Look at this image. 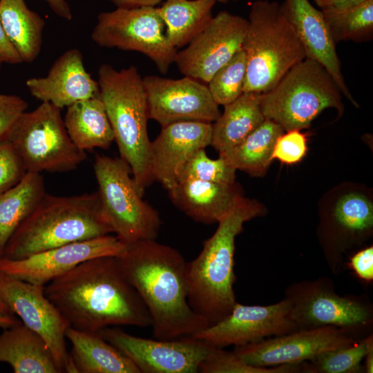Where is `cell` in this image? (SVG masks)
Returning <instances> with one entry per match:
<instances>
[{"instance_id": "obj_33", "label": "cell", "mask_w": 373, "mask_h": 373, "mask_svg": "<svg viewBox=\"0 0 373 373\" xmlns=\"http://www.w3.org/2000/svg\"><path fill=\"white\" fill-rule=\"evenodd\" d=\"M373 340L372 334L358 340L354 344L324 351L305 362L308 373H355L361 370V363Z\"/></svg>"}, {"instance_id": "obj_20", "label": "cell", "mask_w": 373, "mask_h": 373, "mask_svg": "<svg viewBox=\"0 0 373 373\" xmlns=\"http://www.w3.org/2000/svg\"><path fill=\"white\" fill-rule=\"evenodd\" d=\"M323 227L325 258L332 271L337 273L343 265L345 251L372 232V202L361 193L343 194L334 204L330 220Z\"/></svg>"}, {"instance_id": "obj_32", "label": "cell", "mask_w": 373, "mask_h": 373, "mask_svg": "<svg viewBox=\"0 0 373 373\" xmlns=\"http://www.w3.org/2000/svg\"><path fill=\"white\" fill-rule=\"evenodd\" d=\"M322 12L335 44L347 40L361 41L372 36L373 0H366L344 9Z\"/></svg>"}, {"instance_id": "obj_21", "label": "cell", "mask_w": 373, "mask_h": 373, "mask_svg": "<svg viewBox=\"0 0 373 373\" xmlns=\"http://www.w3.org/2000/svg\"><path fill=\"white\" fill-rule=\"evenodd\" d=\"M26 85L36 99L60 109L99 94L97 81L86 71L83 55L76 48L59 56L46 77L28 79Z\"/></svg>"}, {"instance_id": "obj_6", "label": "cell", "mask_w": 373, "mask_h": 373, "mask_svg": "<svg viewBox=\"0 0 373 373\" xmlns=\"http://www.w3.org/2000/svg\"><path fill=\"white\" fill-rule=\"evenodd\" d=\"M242 46L247 57L243 93H265L296 64L305 59V48L280 5L256 1L249 14Z\"/></svg>"}, {"instance_id": "obj_30", "label": "cell", "mask_w": 373, "mask_h": 373, "mask_svg": "<svg viewBox=\"0 0 373 373\" xmlns=\"http://www.w3.org/2000/svg\"><path fill=\"white\" fill-rule=\"evenodd\" d=\"M285 133L275 122L266 119L244 140L222 153L223 157L236 170L251 176H262L267 171L278 138Z\"/></svg>"}, {"instance_id": "obj_8", "label": "cell", "mask_w": 373, "mask_h": 373, "mask_svg": "<svg viewBox=\"0 0 373 373\" xmlns=\"http://www.w3.org/2000/svg\"><path fill=\"white\" fill-rule=\"evenodd\" d=\"M93 169L102 211L113 233L126 245L156 240L159 213L142 199L129 165L121 157L96 154Z\"/></svg>"}, {"instance_id": "obj_13", "label": "cell", "mask_w": 373, "mask_h": 373, "mask_svg": "<svg viewBox=\"0 0 373 373\" xmlns=\"http://www.w3.org/2000/svg\"><path fill=\"white\" fill-rule=\"evenodd\" d=\"M248 19L219 12L186 45L174 63L185 76L208 83L214 73L242 48Z\"/></svg>"}, {"instance_id": "obj_44", "label": "cell", "mask_w": 373, "mask_h": 373, "mask_svg": "<svg viewBox=\"0 0 373 373\" xmlns=\"http://www.w3.org/2000/svg\"><path fill=\"white\" fill-rule=\"evenodd\" d=\"M50 9L59 17L71 20L72 12L66 0H44Z\"/></svg>"}, {"instance_id": "obj_17", "label": "cell", "mask_w": 373, "mask_h": 373, "mask_svg": "<svg viewBox=\"0 0 373 373\" xmlns=\"http://www.w3.org/2000/svg\"><path fill=\"white\" fill-rule=\"evenodd\" d=\"M142 79L149 117L162 127L181 121L211 123L221 114L208 87L195 79L147 75Z\"/></svg>"}, {"instance_id": "obj_19", "label": "cell", "mask_w": 373, "mask_h": 373, "mask_svg": "<svg viewBox=\"0 0 373 373\" xmlns=\"http://www.w3.org/2000/svg\"><path fill=\"white\" fill-rule=\"evenodd\" d=\"M212 124L181 121L162 127L151 144L153 180L166 190L179 180L186 163L198 149L211 144Z\"/></svg>"}, {"instance_id": "obj_1", "label": "cell", "mask_w": 373, "mask_h": 373, "mask_svg": "<svg viewBox=\"0 0 373 373\" xmlns=\"http://www.w3.org/2000/svg\"><path fill=\"white\" fill-rule=\"evenodd\" d=\"M44 294L78 330L110 326L151 327L150 314L117 256L84 261L44 285Z\"/></svg>"}, {"instance_id": "obj_40", "label": "cell", "mask_w": 373, "mask_h": 373, "mask_svg": "<svg viewBox=\"0 0 373 373\" xmlns=\"http://www.w3.org/2000/svg\"><path fill=\"white\" fill-rule=\"evenodd\" d=\"M350 267L355 274L364 281L373 279V247L363 249L352 256Z\"/></svg>"}, {"instance_id": "obj_39", "label": "cell", "mask_w": 373, "mask_h": 373, "mask_svg": "<svg viewBox=\"0 0 373 373\" xmlns=\"http://www.w3.org/2000/svg\"><path fill=\"white\" fill-rule=\"evenodd\" d=\"M27 108V102L21 97L0 94V140Z\"/></svg>"}, {"instance_id": "obj_46", "label": "cell", "mask_w": 373, "mask_h": 373, "mask_svg": "<svg viewBox=\"0 0 373 373\" xmlns=\"http://www.w3.org/2000/svg\"><path fill=\"white\" fill-rule=\"evenodd\" d=\"M15 316L14 313L6 304L3 298L0 294V317H12Z\"/></svg>"}, {"instance_id": "obj_42", "label": "cell", "mask_w": 373, "mask_h": 373, "mask_svg": "<svg viewBox=\"0 0 373 373\" xmlns=\"http://www.w3.org/2000/svg\"><path fill=\"white\" fill-rule=\"evenodd\" d=\"M323 10H341L352 7L366 0H314Z\"/></svg>"}, {"instance_id": "obj_24", "label": "cell", "mask_w": 373, "mask_h": 373, "mask_svg": "<svg viewBox=\"0 0 373 373\" xmlns=\"http://www.w3.org/2000/svg\"><path fill=\"white\" fill-rule=\"evenodd\" d=\"M72 345L69 373H140L135 364L97 332L69 327Z\"/></svg>"}, {"instance_id": "obj_45", "label": "cell", "mask_w": 373, "mask_h": 373, "mask_svg": "<svg viewBox=\"0 0 373 373\" xmlns=\"http://www.w3.org/2000/svg\"><path fill=\"white\" fill-rule=\"evenodd\" d=\"M365 370L367 373L373 372V340L370 341L365 356Z\"/></svg>"}, {"instance_id": "obj_9", "label": "cell", "mask_w": 373, "mask_h": 373, "mask_svg": "<svg viewBox=\"0 0 373 373\" xmlns=\"http://www.w3.org/2000/svg\"><path fill=\"white\" fill-rule=\"evenodd\" d=\"M4 138L11 143L27 171H70L86 158V151L70 138L61 109L49 102L23 112Z\"/></svg>"}, {"instance_id": "obj_26", "label": "cell", "mask_w": 373, "mask_h": 373, "mask_svg": "<svg viewBox=\"0 0 373 373\" xmlns=\"http://www.w3.org/2000/svg\"><path fill=\"white\" fill-rule=\"evenodd\" d=\"M66 108L64 122L76 146L84 151L110 147L114 134L99 94Z\"/></svg>"}, {"instance_id": "obj_27", "label": "cell", "mask_w": 373, "mask_h": 373, "mask_svg": "<svg viewBox=\"0 0 373 373\" xmlns=\"http://www.w3.org/2000/svg\"><path fill=\"white\" fill-rule=\"evenodd\" d=\"M260 93H243L224 106V112L212 124L211 144L224 152L244 140L265 119L260 106Z\"/></svg>"}, {"instance_id": "obj_49", "label": "cell", "mask_w": 373, "mask_h": 373, "mask_svg": "<svg viewBox=\"0 0 373 373\" xmlns=\"http://www.w3.org/2000/svg\"><path fill=\"white\" fill-rule=\"evenodd\" d=\"M3 63V61L1 60V59L0 58V70H1V64Z\"/></svg>"}, {"instance_id": "obj_34", "label": "cell", "mask_w": 373, "mask_h": 373, "mask_svg": "<svg viewBox=\"0 0 373 373\" xmlns=\"http://www.w3.org/2000/svg\"><path fill=\"white\" fill-rule=\"evenodd\" d=\"M246 70V54L241 48L211 77L207 87L218 106L230 104L243 93Z\"/></svg>"}, {"instance_id": "obj_15", "label": "cell", "mask_w": 373, "mask_h": 373, "mask_svg": "<svg viewBox=\"0 0 373 373\" xmlns=\"http://www.w3.org/2000/svg\"><path fill=\"white\" fill-rule=\"evenodd\" d=\"M298 330L290 316L287 298L267 306L244 305L236 303L220 321L192 336L213 347L240 346Z\"/></svg>"}, {"instance_id": "obj_29", "label": "cell", "mask_w": 373, "mask_h": 373, "mask_svg": "<svg viewBox=\"0 0 373 373\" xmlns=\"http://www.w3.org/2000/svg\"><path fill=\"white\" fill-rule=\"evenodd\" d=\"M46 193L40 173L27 171L16 185L0 193V259L15 231Z\"/></svg>"}, {"instance_id": "obj_41", "label": "cell", "mask_w": 373, "mask_h": 373, "mask_svg": "<svg viewBox=\"0 0 373 373\" xmlns=\"http://www.w3.org/2000/svg\"><path fill=\"white\" fill-rule=\"evenodd\" d=\"M0 58L3 62L17 64L23 62L19 53L6 37L0 21Z\"/></svg>"}, {"instance_id": "obj_11", "label": "cell", "mask_w": 373, "mask_h": 373, "mask_svg": "<svg viewBox=\"0 0 373 373\" xmlns=\"http://www.w3.org/2000/svg\"><path fill=\"white\" fill-rule=\"evenodd\" d=\"M290 316L298 330L335 326L354 332L372 322L370 304L336 293L332 280L321 277L292 283L285 291Z\"/></svg>"}, {"instance_id": "obj_18", "label": "cell", "mask_w": 373, "mask_h": 373, "mask_svg": "<svg viewBox=\"0 0 373 373\" xmlns=\"http://www.w3.org/2000/svg\"><path fill=\"white\" fill-rule=\"evenodd\" d=\"M115 235L74 242L20 260L0 259V271L32 284L45 285L87 260L118 256L126 248Z\"/></svg>"}, {"instance_id": "obj_37", "label": "cell", "mask_w": 373, "mask_h": 373, "mask_svg": "<svg viewBox=\"0 0 373 373\" xmlns=\"http://www.w3.org/2000/svg\"><path fill=\"white\" fill-rule=\"evenodd\" d=\"M27 171L11 143L0 140V193L16 185Z\"/></svg>"}, {"instance_id": "obj_7", "label": "cell", "mask_w": 373, "mask_h": 373, "mask_svg": "<svg viewBox=\"0 0 373 373\" xmlns=\"http://www.w3.org/2000/svg\"><path fill=\"white\" fill-rule=\"evenodd\" d=\"M342 93L329 72L311 58L294 66L270 90L260 95V106L266 119L279 124L285 131L302 130L325 109L343 113Z\"/></svg>"}, {"instance_id": "obj_35", "label": "cell", "mask_w": 373, "mask_h": 373, "mask_svg": "<svg viewBox=\"0 0 373 373\" xmlns=\"http://www.w3.org/2000/svg\"><path fill=\"white\" fill-rule=\"evenodd\" d=\"M198 372L201 373H294L304 372L303 363L258 367L247 364L233 352L213 347L201 361Z\"/></svg>"}, {"instance_id": "obj_47", "label": "cell", "mask_w": 373, "mask_h": 373, "mask_svg": "<svg viewBox=\"0 0 373 373\" xmlns=\"http://www.w3.org/2000/svg\"><path fill=\"white\" fill-rule=\"evenodd\" d=\"M15 316L12 317H0V327L3 329L10 327L19 323Z\"/></svg>"}, {"instance_id": "obj_25", "label": "cell", "mask_w": 373, "mask_h": 373, "mask_svg": "<svg viewBox=\"0 0 373 373\" xmlns=\"http://www.w3.org/2000/svg\"><path fill=\"white\" fill-rule=\"evenodd\" d=\"M15 373H60L44 339L21 321L0 334V363Z\"/></svg>"}, {"instance_id": "obj_43", "label": "cell", "mask_w": 373, "mask_h": 373, "mask_svg": "<svg viewBox=\"0 0 373 373\" xmlns=\"http://www.w3.org/2000/svg\"><path fill=\"white\" fill-rule=\"evenodd\" d=\"M117 8H136L141 7H155L166 0H108Z\"/></svg>"}, {"instance_id": "obj_31", "label": "cell", "mask_w": 373, "mask_h": 373, "mask_svg": "<svg viewBox=\"0 0 373 373\" xmlns=\"http://www.w3.org/2000/svg\"><path fill=\"white\" fill-rule=\"evenodd\" d=\"M215 0H166L158 8L166 36L175 49L186 46L213 17Z\"/></svg>"}, {"instance_id": "obj_38", "label": "cell", "mask_w": 373, "mask_h": 373, "mask_svg": "<svg viewBox=\"0 0 373 373\" xmlns=\"http://www.w3.org/2000/svg\"><path fill=\"white\" fill-rule=\"evenodd\" d=\"M307 151L305 135L298 130H291L281 135L277 140L272 159L291 164L299 162Z\"/></svg>"}, {"instance_id": "obj_28", "label": "cell", "mask_w": 373, "mask_h": 373, "mask_svg": "<svg viewBox=\"0 0 373 373\" xmlns=\"http://www.w3.org/2000/svg\"><path fill=\"white\" fill-rule=\"evenodd\" d=\"M0 21L22 61H33L41 48L43 18L30 9L25 0H0Z\"/></svg>"}, {"instance_id": "obj_5", "label": "cell", "mask_w": 373, "mask_h": 373, "mask_svg": "<svg viewBox=\"0 0 373 373\" xmlns=\"http://www.w3.org/2000/svg\"><path fill=\"white\" fill-rule=\"evenodd\" d=\"M97 82L120 157L129 165L137 189L143 196L153 180L151 141L147 128L149 117L142 77L135 66L117 70L109 64H103L98 69Z\"/></svg>"}, {"instance_id": "obj_23", "label": "cell", "mask_w": 373, "mask_h": 373, "mask_svg": "<svg viewBox=\"0 0 373 373\" xmlns=\"http://www.w3.org/2000/svg\"><path fill=\"white\" fill-rule=\"evenodd\" d=\"M167 191L177 208L193 220L205 224L218 222L243 197L236 182L224 184L193 178L180 180Z\"/></svg>"}, {"instance_id": "obj_48", "label": "cell", "mask_w": 373, "mask_h": 373, "mask_svg": "<svg viewBox=\"0 0 373 373\" xmlns=\"http://www.w3.org/2000/svg\"><path fill=\"white\" fill-rule=\"evenodd\" d=\"M216 1H219L220 3H226L230 0H215Z\"/></svg>"}, {"instance_id": "obj_10", "label": "cell", "mask_w": 373, "mask_h": 373, "mask_svg": "<svg viewBox=\"0 0 373 373\" xmlns=\"http://www.w3.org/2000/svg\"><path fill=\"white\" fill-rule=\"evenodd\" d=\"M164 30L158 8H117L97 15L91 39L102 48L142 53L165 75L178 50L169 42Z\"/></svg>"}, {"instance_id": "obj_4", "label": "cell", "mask_w": 373, "mask_h": 373, "mask_svg": "<svg viewBox=\"0 0 373 373\" xmlns=\"http://www.w3.org/2000/svg\"><path fill=\"white\" fill-rule=\"evenodd\" d=\"M111 233L113 231L102 213L97 191L70 196L46 193L11 236L2 258L20 260Z\"/></svg>"}, {"instance_id": "obj_22", "label": "cell", "mask_w": 373, "mask_h": 373, "mask_svg": "<svg viewBox=\"0 0 373 373\" xmlns=\"http://www.w3.org/2000/svg\"><path fill=\"white\" fill-rule=\"evenodd\" d=\"M280 6L303 44L307 57L324 66L341 93L358 107L345 82L336 44L330 36L322 10L315 8L308 0H285Z\"/></svg>"}, {"instance_id": "obj_3", "label": "cell", "mask_w": 373, "mask_h": 373, "mask_svg": "<svg viewBox=\"0 0 373 373\" xmlns=\"http://www.w3.org/2000/svg\"><path fill=\"white\" fill-rule=\"evenodd\" d=\"M263 212L258 202L243 196L218 222L199 255L186 262L189 304L209 326L225 318L237 303L233 291L235 239L245 222Z\"/></svg>"}, {"instance_id": "obj_16", "label": "cell", "mask_w": 373, "mask_h": 373, "mask_svg": "<svg viewBox=\"0 0 373 373\" xmlns=\"http://www.w3.org/2000/svg\"><path fill=\"white\" fill-rule=\"evenodd\" d=\"M357 341L350 331L325 326L235 346L233 352L248 365L269 367L308 361L324 351L350 346Z\"/></svg>"}, {"instance_id": "obj_14", "label": "cell", "mask_w": 373, "mask_h": 373, "mask_svg": "<svg viewBox=\"0 0 373 373\" xmlns=\"http://www.w3.org/2000/svg\"><path fill=\"white\" fill-rule=\"evenodd\" d=\"M97 333L128 357L140 373H196L212 348L191 337L149 339L110 327Z\"/></svg>"}, {"instance_id": "obj_36", "label": "cell", "mask_w": 373, "mask_h": 373, "mask_svg": "<svg viewBox=\"0 0 373 373\" xmlns=\"http://www.w3.org/2000/svg\"><path fill=\"white\" fill-rule=\"evenodd\" d=\"M236 169L223 157L213 160L207 155L204 148L197 150L184 166L179 180L193 178L202 181L233 184ZM178 180V181H179Z\"/></svg>"}, {"instance_id": "obj_2", "label": "cell", "mask_w": 373, "mask_h": 373, "mask_svg": "<svg viewBox=\"0 0 373 373\" xmlns=\"http://www.w3.org/2000/svg\"><path fill=\"white\" fill-rule=\"evenodd\" d=\"M117 258L148 309L154 338L189 337L209 326L189 304L186 262L177 249L142 240L126 245Z\"/></svg>"}, {"instance_id": "obj_12", "label": "cell", "mask_w": 373, "mask_h": 373, "mask_svg": "<svg viewBox=\"0 0 373 373\" xmlns=\"http://www.w3.org/2000/svg\"><path fill=\"white\" fill-rule=\"evenodd\" d=\"M0 294L22 323L46 342L59 372H69L66 345L67 320L44 294V285L32 284L0 271Z\"/></svg>"}]
</instances>
